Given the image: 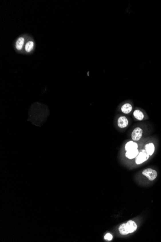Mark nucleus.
<instances>
[{"label": "nucleus", "mask_w": 161, "mask_h": 242, "mask_svg": "<svg viewBox=\"0 0 161 242\" xmlns=\"http://www.w3.org/2000/svg\"><path fill=\"white\" fill-rule=\"evenodd\" d=\"M142 175L146 176L150 181H154L157 177L158 173L156 171L149 168L145 169L143 171Z\"/></svg>", "instance_id": "nucleus-3"}, {"label": "nucleus", "mask_w": 161, "mask_h": 242, "mask_svg": "<svg viewBox=\"0 0 161 242\" xmlns=\"http://www.w3.org/2000/svg\"><path fill=\"white\" fill-rule=\"evenodd\" d=\"M34 43L32 40H29L27 42L25 46V50L28 53L31 52L33 49Z\"/></svg>", "instance_id": "nucleus-12"}, {"label": "nucleus", "mask_w": 161, "mask_h": 242, "mask_svg": "<svg viewBox=\"0 0 161 242\" xmlns=\"http://www.w3.org/2000/svg\"><path fill=\"white\" fill-rule=\"evenodd\" d=\"M25 44V38L22 36L19 37L15 42V48L17 50H21L23 48Z\"/></svg>", "instance_id": "nucleus-9"}, {"label": "nucleus", "mask_w": 161, "mask_h": 242, "mask_svg": "<svg viewBox=\"0 0 161 242\" xmlns=\"http://www.w3.org/2000/svg\"><path fill=\"white\" fill-rule=\"evenodd\" d=\"M150 157V156L147 153L146 150L145 149H142L139 151V153L136 157L135 162L138 165L141 164L148 161Z\"/></svg>", "instance_id": "nucleus-2"}, {"label": "nucleus", "mask_w": 161, "mask_h": 242, "mask_svg": "<svg viewBox=\"0 0 161 242\" xmlns=\"http://www.w3.org/2000/svg\"><path fill=\"white\" fill-rule=\"evenodd\" d=\"M138 149V144L135 141H129L125 145V150L127 151L134 150Z\"/></svg>", "instance_id": "nucleus-7"}, {"label": "nucleus", "mask_w": 161, "mask_h": 242, "mask_svg": "<svg viewBox=\"0 0 161 242\" xmlns=\"http://www.w3.org/2000/svg\"><path fill=\"white\" fill-rule=\"evenodd\" d=\"M139 153V151L138 149H134V150H129L126 152V156L129 159H133L134 158H136Z\"/></svg>", "instance_id": "nucleus-11"}, {"label": "nucleus", "mask_w": 161, "mask_h": 242, "mask_svg": "<svg viewBox=\"0 0 161 242\" xmlns=\"http://www.w3.org/2000/svg\"><path fill=\"white\" fill-rule=\"evenodd\" d=\"M133 116L134 118L138 121H142L145 118L144 114L139 109H136L134 111Z\"/></svg>", "instance_id": "nucleus-10"}, {"label": "nucleus", "mask_w": 161, "mask_h": 242, "mask_svg": "<svg viewBox=\"0 0 161 242\" xmlns=\"http://www.w3.org/2000/svg\"><path fill=\"white\" fill-rule=\"evenodd\" d=\"M138 228V226L135 221L129 220L126 223L122 224L119 228V231L122 235H127L135 232Z\"/></svg>", "instance_id": "nucleus-1"}, {"label": "nucleus", "mask_w": 161, "mask_h": 242, "mask_svg": "<svg viewBox=\"0 0 161 242\" xmlns=\"http://www.w3.org/2000/svg\"><path fill=\"white\" fill-rule=\"evenodd\" d=\"M133 109L132 106L129 103H126L122 106L121 110L123 113L125 114H128L130 113Z\"/></svg>", "instance_id": "nucleus-8"}, {"label": "nucleus", "mask_w": 161, "mask_h": 242, "mask_svg": "<svg viewBox=\"0 0 161 242\" xmlns=\"http://www.w3.org/2000/svg\"><path fill=\"white\" fill-rule=\"evenodd\" d=\"M129 121L125 116H121L118 118L117 125L119 127L124 129L128 125Z\"/></svg>", "instance_id": "nucleus-5"}, {"label": "nucleus", "mask_w": 161, "mask_h": 242, "mask_svg": "<svg viewBox=\"0 0 161 242\" xmlns=\"http://www.w3.org/2000/svg\"><path fill=\"white\" fill-rule=\"evenodd\" d=\"M144 149L146 150L147 153L151 156L154 154L155 151V146L154 143H150L145 146Z\"/></svg>", "instance_id": "nucleus-6"}, {"label": "nucleus", "mask_w": 161, "mask_h": 242, "mask_svg": "<svg viewBox=\"0 0 161 242\" xmlns=\"http://www.w3.org/2000/svg\"><path fill=\"white\" fill-rule=\"evenodd\" d=\"M112 235H111V233H107L104 236V239L108 241H111L112 239Z\"/></svg>", "instance_id": "nucleus-13"}, {"label": "nucleus", "mask_w": 161, "mask_h": 242, "mask_svg": "<svg viewBox=\"0 0 161 242\" xmlns=\"http://www.w3.org/2000/svg\"><path fill=\"white\" fill-rule=\"evenodd\" d=\"M143 135V130L141 128L138 127L134 129L131 134L133 141H138L141 139Z\"/></svg>", "instance_id": "nucleus-4"}]
</instances>
